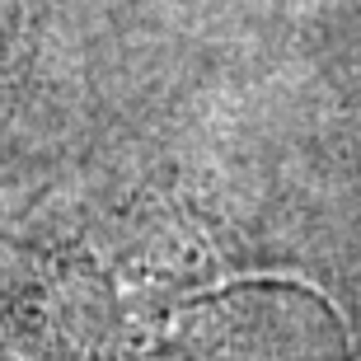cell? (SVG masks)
Masks as SVG:
<instances>
[{"mask_svg":"<svg viewBox=\"0 0 361 361\" xmlns=\"http://www.w3.org/2000/svg\"><path fill=\"white\" fill-rule=\"evenodd\" d=\"M10 28H14V0H0V52L10 42Z\"/></svg>","mask_w":361,"mask_h":361,"instance_id":"obj_1","label":"cell"}]
</instances>
